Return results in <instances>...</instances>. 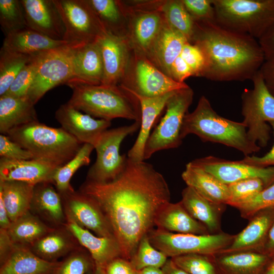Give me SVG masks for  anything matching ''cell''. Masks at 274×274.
Returning <instances> with one entry per match:
<instances>
[{"instance_id":"obj_1","label":"cell","mask_w":274,"mask_h":274,"mask_svg":"<svg viewBox=\"0 0 274 274\" xmlns=\"http://www.w3.org/2000/svg\"><path fill=\"white\" fill-rule=\"evenodd\" d=\"M80 191L98 204L121 252L130 260L142 238L154 229L160 209L170 202L166 180L152 165L127 158L115 180L106 183L86 180Z\"/></svg>"},{"instance_id":"obj_2","label":"cell","mask_w":274,"mask_h":274,"mask_svg":"<svg viewBox=\"0 0 274 274\" xmlns=\"http://www.w3.org/2000/svg\"><path fill=\"white\" fill-rule=\"evenodd\" d=\"M194 22L190 43L198 47L204 58L200 77L215 81L252 80L265 59L258 41L215 21Z\"/></svg>"},{"instance_id":"obj_3","label":"cell","mask_w":274,"mask_h":274,"mask_svg":"<svg viewBox=\"0 0 274 274\" xmlns=\"http://www.w3.org/2000/svg\"><path fill=\"white\" fill-rule=\"evenodd\" d=\"M193 134L203 142L220 143L242 152L245 156L258 152L260 147L248 138L247 128L242 122H235L218 115L208 98L200 97L195 109L188 113L181 132L183 140Z\"/></svg>"},{"instance_id":"obj_4","label":"cell","mask_w":274,"mask_h":274,"mask_svg":"<svg viewBox=\"0 0 274 274\" xmlns=\"http://www.w3.org/2000/svg\"><path fill=\"white\" fill-rule=\"evenodd\" d=\"M69 87L73 94L67 103L81 112L109 121L116 118L141 121L138 99L119 86L75 84Z\"/></svg>"},{"instance_id":"obj_5","label":"cell","mask_w":274,"mask_h":274,"mask_svg":"<svg viewBox=\"0 0 274 274\" xmlns=\"http://www.w3.org/2000/svg\"><path fill=\"white\" fill-rule=\"evenodd\" d=\"M6 135L30 152L33 159L58 167L71 160L83 145L62 127L39 121L14 128Z\"/></svg>"},{"instance_id":"obj_6","label":"cell","mask_w":274,"mask_h":274,"mask_svg":"<svg viewBox=\"0 0 274 274\" xmlns=\"http://www.w3.org/2000/svg\"><path fill=\"white\" fill-rule=\"evenodd\" d=\"M220 26L258 40L274 25V0H212Z\"/></svg>"},{"instance_id":"obj_7","label":"cell","mask_w":274,"mask_h":274,"mask_svg":"<svg viewBox=\"0 0 274 274\" xmlns=\"http://www.w3.org/2000/svg\"><path fill=\"white\" fill-rule=\"evenodd\" d=\"M253 88L246 89L242 94V123L247 128L249 139L260 147L267 146L270 128L274 122V95L268 89L259 71L252 79Z\"/></svg>"},{"instance_id":"obj_8","label":"cell","mask_w":274,"mask_h":274,"mask_svg":"<svg viewBox=\"0 0 274 274\" xmlns=\"http://www.w3.org/2000/svg\"><path fill=\"white\" fill-rule=\"evenodd\" d=\"M194 95L189 87L175 91L168 99L165 113L151 133L145 147L144 160L155 153L179 147L182 143L181 132Z\"/></svg>"},{"instance_id":"obj_9","label":"cell","mask_w":274,"mask_h":274,"mask_svg":"<svg viewBox=\"0 0 274 274\" xmlns=\"http://www.w3.org/2000/svg\"><path fill=\"white\" fill-rule=\"evenodd\" d=\"M141 121L129 125L107 129L100 136L94 146L96 159L89 168L88 181L106 183L117 178L124 170L127 160L126 154H120L121 144L128 135L140 128Z\"/></svg>"},{"instance_id":"obj_10","label":"cell","mask_w":274,"mask_h":274,"mask_svg":"<svg viewBox=\"0 0 274 274\" xmlns=\"http://www.w3.org/2000/svg\"><path fill=\"white\" fill-rule=\"evenodd\" d=\"M147 235L152 246L170 258L188 254L215 255L229 246L235 236L224 232L198 235L158 228L153 229Z\"/></svg>"},{"instance_id":"obj_11","label":"cell","mask_w":274,"mask_h":274,"mask_svg":"<svg viewBox=\"0 0 274 274\" xmlns=\"http://www.w3.org/2000/svg\"><path fill=\"white\" fill-rule=\"evenodd\" d=\"M65 28L63 40L73 48L96 41L107 30L88 0H54Z\"/></svg>"},{"instance_id":"obj_12","label":"cell","mask_w":274,"mask_h":274,"mask_svg":"<svg viewBox=\"0 0 274 274\" xmlns=\"http://www.w3.org/2000/svg\"><path fill=\"white\" fill-rule=\"evenodd\" d=\"M73 48L67 45L41 54L33 82L27 96L36 104L49 90L73 78Z\"/></svg>"},{"instance_id":"obj_13","label":"cell","mask_w":274,"mask_h":274,"mask_svg":"<svg viewBox=\"0 0 274 274\" xmlns=\"http://www.w3.org/2000/svg\"><path fill=\"white\" fill-rule=\"evenodd\" d=\"M134 52L133 80L120 83L122 88L134 95L154 97L189 86L166 75L144 55Z\"/></svg>"},{"instance_id":"obj_14","label":"cell","mask_w":274,"mask_h":274,"mask_svg":"<svg viewBox=\"0 0 274 274\" xmlns=\"http://www.w3.org/2000/svg\"><path fill=\"white\" fill-rule=\"evenodd\" d=\"M190 162L211 174L227 185L250 178L260 179L265 188L274 182V166L256 167L239 160H228L213 156L197 158Z\"/></svg>"},{"instance_id":"obj_15","label":"cell","mask_w":274,"mask_h":274,"mask_svg":"<svg viewBox=\"0 0 274 274\" xmlns=\"http://www.w3.org/2000/svg\"><path fill=\"white\" fill-rule=\"evenodd\" d=\"M104 66L102 85L118 86L124 79L129 63L128 39L106 30L98 39Z\"/></svg>"},{"instance_id":"obj_16","label":"cell","mask_w":274,"mask_h":274,"mask_svg":"<svg viewBox=\"0 0 274 274\" xmlns=\"http://www.w3.org/2000/svg\"><path fill=\"white\" fill-rule=\"evenodd\" d=\"M60 195L64 201L66 216L97 236L115 238L103 212L92 198L74 190Z\"/></svg>"},{"instance_id":"obj_17","label":"cell","mask_w":274,"mask_h":274,"mask_svg":"<svg viewBox=\"0 0 274 274\" xmlns=\"http://www.w3.org/2000/svg\"><path fill=\"white\" fill-rule=\"evenodd\" d=\"M55 117L61 127L81 144L93 146L101 134L111 125V121L83 114L67 103L58 108Z\"/></svg>"},{"instance_id":"obj_18","label":"cell","mask_w":274,"mask_h":274,"mask_svg":"<svg viewBox=\"0 0 274 274\" xmlns=\"http://www.w3.org/2000/svg\"><path fill=\"white\" fill-rule=\"evenodd\" d=\"M27 27L56 40H63L65 28L54 0H21Z\"/></svg>"},{"instance_id":"obj_19","label":"cell","mask_w":274,"mask_h":274,"mask_svg":"<svg viewBox=\"0 0 274 274\" xmlns=\"http://www.w3.org/2000/svg\"><path fill=\"white\" fill-rule=\"evenodd\" d=\"M249 220L247 226L235 235L230 245L219 253L240 251L262 252L274 221V207L260 210Z\"/></svg>"},{"instance_id":"obj_20","label":"cell","mask_w":274,"mask_h":274,"mask_svg":"<svg viewBox=\"0 0 274 274\" xmlns=\"http://www.w3.org/2000/svg\"><path fill=\"white\" fill-rule=\"evenodd\" d=\"M73 49V76L66 85L68 86L75 84L100 85L103 79L104 66L97 40Z\"/></svg>"},{"instance_id":"obj_21","label":"cell","mask_w":274,"mask_h":274,"mask_svg":"<svg viewBox=\"0 0 274 274\" xmlns=\"http://www.w3.org/2000/svg\"><path fill=\"white\" fill-rule=\"evenodd\" d=\"M50 163L32 159L12 160L0 158V181H19L33 185L49 182L58 168Z\"/></svg>"},{"instance_id":"obj_22","label":"cell","mask_w":274,"mask_h":274,"mask_svg":"<svg viewBox=\"0 0 274 274\" xmlns=\"http://www.w3.org/2000/svg\"><path fill=\"white\" fill-rule=\"evenodd\" d=\"M69 232L89 252L96 266L103 268L112 260L122 257L120 247L114 238L96 236L66 216Z\"/></svg>"},{"instance_id":"obj_23","label":"cell","mask_w":274,"mask_h":274,"mask_svg":"<svg viewBox=\"0 0 274 274\" xmlns=\"http://www.w3.org/2000/svg\"><path fill=\"white\" fill-rule=\"evenodd\" d=\"M181 201L190 215L202 224L210 234L223 232L221 220L226 204L212 201L188 186L182 192Z\"/></svg>"},{"instance_id":"obj_24","label":"cell","mask_w":274,"mask_h":274,"mask_svg":"<svg viewBox=\"0 0 274 274\" xmlns=\"http://www.w3.org/2000/svg\"><path fill=\"white\" fill-rule=\"evenodd\" d=\"M175 91L154 97L134 95L140 104L141 125L138 137L128 152L127 157L128 159L137 162L144 161L145 147L151 133V130L157 118L165 108L168 99Z\"/></svg>"},{"instance_id":"obj_25","label":"cell","mask_w":274,"mask_h":274,"mask_svg":"<svg viewBox=\"0 0 274 274\" xmlns=\"http://www.w3.org/2000/svg\"><path fill=\"white\" fill-rule=\"evenodd\" d=\"M187 42L183 36L173 29L165 20L147 58L170 77L172 65Z\"/></svg>"},{"instance_id":"obj_26","label":"cell","mask_w":274,"mask_h":274,"mask_svg":"<svg viewBox=\"0 0 274 274\" xmlns=\"http://www.w3.org/2000/svg\"><path fill=\"white\" fill-rule=\"evenodd\" d=\"M155 226L159 229L174 233L210 234L202 224L190 215L181 201L164 204L156 216Z\"/></svg>"},{"instance_id":"obj_27","label":"cell","mask_w":274,"mask_h":274,"mask_svg":"<svg viewBox=\"0 0 274 274\" xmlns=\"http://www.w3.org/2000/svg\"><path fill=\"white\" fill-rule=\"evenodd\" d=\"M67 45L64 40L52 39L26 27L6 36L2 48L34 56Z\"/></svg>"},{"instance_id":"obj_28","label":"cell","mask_w":274,"mask_h":274,"mask_svg":"<svg viewBox=\"0 0 274 274\" xmlns=\"http://www.w3.org/2000/svg\"><path fill=\"white\" fill-rule=\"evenodd\" d=\"M182 178L188 186L214 202L228 204L230 195L228 185L211 174L190 162L186 165Z\"/></svg>"},{"instance_id":"obj_29","label":"cell","mask_w":274,"mask_h":274,"mask_svg":"<svg viewBox=\"0 0 274 274\" xmlns=\"http://www.w3.org/2000/svg\"><path fill=\"white\" fill-rule=\"evenodd\" d=\"M131 24V41L134 50L148 57L165 21L158 10L140 12Z\"/></svg>"},{"instance_id":"obj_30","label":"cell","mask_w":274,"mask_h":274,"mask_svg":"<svg viewBox=\"0 0 274 274\" xmlns=\"http://www.w3.org/2000/svg\"><path fill=\"white\" fill-rule=\"evenodd\" d=\"M35 104L27 96H0V132L39 121Z\"/></svg>"},{"instance_id":"obj_31","label":"cell","mask_w":274,"mask_h":274,"mask_svg":"<svg viewBox=\"0 0 274 274\" xmlns=\"http://www.w3.org/2000/svg\"><path fill=\"white\" fill-rule=\"evenodd\" d=\"M215 257L221 274H262L271 259L258 251L219 253Z\"/></svg>"},{"instance_id":"obj_32","label":"cell","mask_w":274,"mask_h":274,"mask_svg":"<svg viewBox=\"0 0 274 274\" xmlns=\"http://www.w3.org/2000/svg\"><path fill=\"white\" fill-rule=\"evenodd\" d=\"M58 264L42 259L27 246L15 245L1 264L0 274H51Z\"/></svg>"},{"instance_id":"obj_33","label":"cell","mask_w":274,"mask_h":274,"mask_svg":"<svg viewBox=\"0 0 274 274\" xmlns=\"http://www.w3.org/2000/svg\"><path fill=\"white\" fill-rule=\"evenodd\" d=\"M35 186L19 181H0V197L11 222L29 212Z\"/></svg>"},{"instance_id":"obj_34","label":"cell","mask_w":274,"mask_h":274,"mask_svg":"<svg viewBox=\"0 0 274 274\" xmlns=\"http://www.w3.org/2000/svg\"><path fill=\"white\" fill-rule=\"evenodd\" d=\"M51 183L44 182L35 186L31 208L37 210L51 221L59 223L65 218L62 198Z\"/></svg>"},{"instance_id":"obj_35","label":"cell","mask_w":274,"mask_h":274,"mask_svg":"<svg viewBox=\"0 0 274 274\" xmlns=\"http://www.w3.org/2000/svg\"><path fill=\"white\" fill-rule=\"evenodd\" d=\"M52 230L29 212L11 222L7 230L14 244L24 246H31Z\"/></svg>"},{"instance_id":"obj_36","label":"cell","mask_w":274,"mask_h":274,"mask_svg":"<svg viewBox=\"0 0 274 274\" xmlns=\"http://www.w3.org/2000/svg\"><path fill=\"white\" fill-rule=\"evenodd\" d=\"M74 247L72 239L61 231L52 230L31 245L30 250L42 259L56 262Z\"/></svg>"},{"instance_id":"obj_37","label":"cell","mask_w":274,"mask_h":274,"mask_svg":"<svg viewBox=\"0 0 274 274\" xmlns=\"http://www.w3.org/2000/svg\"><path fill=\"white\" fill-rule=\"evenodd\" d=\"M159 8L168 25L191 43L194 32L195 22L182 0L165 1Z\"/></svg>"},{"instance_id":"obj_38","label":"cell","mask_w":274,"mask_h":274,"mask_svg":"<svg viewBox=\"0 0 274 274\" xmlns=\"http://www.w3.org/2000/svg\"><path fill=\"white\" fill-rule=\"evenodd\" d=\"M94 147L83 144L76 155L63 166L58 168L53 177V184L60 195L73 191L70 181L76 171L90 162V155Z\"/></svg>"},{"instance_id":"obj_39","label":"cell","mask_w":274,"mask_h":274,"mask_svg":"<svg viewBox=\"0 0 274 274\" xmlns=\"http://www.w3.org/2000/svg\"><path fill=\"white\" fill-rule=\"evenodd\" d=\"M36 56L0 51V96L5 94L21 70Z\"/></svg>"},{"instance_id":"obj_40","label":"cell","mask_w":274,"mask_h":274,"mask_svg":"<svg viewBox=\"0 0 274 274\" xmlns=\"http://www.w3.org/2000/svg\"><path fill=\"white\" fill-rule=\"evenodd\" d=\"M170 259L189 274H221L215 255L188 254Z\"/></svg>"},{"instance_id":"obj_41","label":"cell","mask_w":274,"mask_h":274,"mask_svg":"<svg viewBox=\"0 0 274 274\" xmlns=\"http://www.w3.org/2000/svg\"><path fill=\"white\" fill-rule=\"evenodd\" d=\"M0 24L6 36L27 27L21 1L0 0Z\"/></svg>"},{"instance_id":"obj_42","label":"cell","mask_w":274,"mask_h":274,"mask_svg":"<svg viewBox=\"0 0 274 274\" xmlns=\"http://www.w3.org/2000/svg\"><path fill=\"white\" fill-rule=\"evenodd\" d=\"M167 258L165 254L152 246L148 235H146L141 240L130 261L135 269L140 271L147 267L161 268Z\"/></svg>"},{"instance_id":"obj_43","label":"cell","mask_w":274,"mask_h":274,"mask_svg":"<svg viewBox=\"0 0 274 274\" xmlns=\"http://www.w3.org/2000/svg\"><path fill=\"white\" fill-rule=\"evenodd\" d=\"M106 29L120 34L118 29L122 12L118 1L114 0H88Z\"/></svg>"},{"instance_id":"obj_44","label":"cell","mask_w":274,"mask_h":274,"mask_svg":"<svg viewBox=\"0 0 274 274\" xmlns=\"http://www.w3.org/2000/svg\"><path fill=\"white\" fill-rule=\"evenodd\" d=\"M228 186L230 195L228 205L234 208L255 197L265 188L263 181L259 178L242 180Z\"/></svg>"},{"instance_id":"obj_45","label":"cell","mask_w":274,"mask_h":274,"mask_svg":"<svg viewBox=\"0 0 274 274\" xmlns=\"http://www.w3.org/2000/svg\"><path fill=\"white\" fill-rule=\"evenodd\" d=\"M42 54L35 56L21 70L5 94L17 97L27 95L35 78Z\"/></svg>"},{"instance_id":"obj_46","label":"cell","mask_w":274,"mask_h":274,"mask_svg":"<svg viewBox=\"0 0 274 274\" xmlns=\"http://www.w3.org/2000/svg\"><path fill=\"white\" fill-rule=\"evenodd\" d=\"M94 266L91 257L82 252H77L58 262L51 274H86L93 269Z\"/></svg>"},{"instance_id":"obj_47","label":"cell","mask_w":274,"mask_h":274,"mask_svg":"<svg viewBox=\"0 0 274 274\" xmlns=\"http://www.w3.org/2000/svg\"><path fill=\"white\" fill-rule=\"evenodd\" d=\"M274 207V182L264 188L252 198L241 203L235 208L242 217L250 219L260 210Z\"/></svg>"},{"instance_id":"obj_48","label":"cell","mask_w":274,"mask_h":274,"mask_svg":"<svg viewBox=\"0 0 274 274\" xmlns=\"http://www.w3.org/2000/svg\"><path fill=\"white\" fill-rule=\"evenodd\" d=\"M194 21H215L212 0H182Z\"/></svg>"},{"instance_id":"obj_49","label":"cell","mask_w":274,"mask_h":274,"mask_svg":"<svg viewBox=\"0 0 274 274\" xmlns=\"http://www.w3.org/2000/svg\"><path fill=\"white\" fill-rule=\"evenodd\" d=\"M0 156L12 160H29L33 158L30 152L4 134L0 135Z\"/></svg>"},{"instance_id":"obj_50","label":"cell","mask_w":274,"mask_h":274,"mask_svg":"<svg viewBox=\"0 0 274 274\" xmlns=\"http://www.w3.org/2000/svg\"><path fill=\"white\" fill-rule=\"evenodd\" d=\"M181 56L191 69L193 76L200 77L204 66V58L201 50L196 45L186 43Z\"/></svg>"},{"instance_id":"obj_51","label":"cell","mask_w":274,"mask_h":274,"mask_svg":"<svg viewBox=\"0 0 274 274\" xmlns=\"http://www.w3.org/2000/svg\"><path fill=\"white\" fill-rule=\"evenodd\" d=\"M106 274H139L130 260L119 257L109 262L104 268Z\"/></svg>"},{"instance_id":"obj_52","label":"cell","mask_w":274,"mask_h":274,"mask_svg":"<svg viewBox=\"0 0 274 274\" xmlns=\"http://www.w3.org/2000/svg\"><path fill=\"white\" fill-rule=\"evenodd\" d=\"M191 76H193L191 69L180 55L172 65L170 78L178 82L184 83V81Z\"/></svg>"},{"instance_id":"obj_53","label":"cell","mask_w":274,"mask_h":274,"mask_svg":"<svg viewBox=\"0 0 274 274\" xmlns=\"http://www.w3.org/2000/svg\"><path fill=\"white\" fill-rule=\"evenodd\" d=\"M269 124L272 127L274 134V122ZM241 162L259 167L274 166V144L271 149L265 155L261 157L246 156L239 160Z\"/></svg>"},{"instance_id":"obj_54","label":"cell","mask_w":274,"mask_h":274,"mask_svg":"<svg viewBox=\"0 0 274 274\" xmlns=\"http://www.w3.org/2000/svg\"><path fill=\"white\" fill-rule=\"evenodd\" d=\"M258 41L264 54L265 60L274 57V25Z\"/></svg>"},{"instance_id":"obj_55","label":"cell","mask_w":274,"mask_h":274,"mask_svg":"<svg viewBox=\"0 0 274 274\" xmlns=\"http://www.w3.org/2000/svg\"><path fill=\"white\" fill-rule=\"evenodd\" d=\"M260 71L268 89L274 95V57L265 60Z\"/></svg>"},{"instance_id":"obj_56","label":"cell","mask_w":274,"mask_h":274,"mask_svg":"<svg viewBox=\"0 0 274 274\" xmlns=\"http://www.w3.org/2000/svg\"><path fill=\"white\" fill-rule=\"evenodd\" d=\"M15 244L10 239L7 230L0 228V259L2 264L13 251Z\"/></svg>"},{"instance_id":"obj_57","label":"cell","mask_w":274,"mask_h":274,"mask_svg":"<svg viewBox=\"0 0 274 274\" xmlns=\"http://www.w3.org/2000/svg\"><path fill=\"white\" fill-rule=\"evenodd\" d=\"M262 253L266 254L271 258L274 257V221L270 228Z\"/></svg>"},{"instance_id":"obj_58","label":"cell","mask_w":274,"mask_h":274,"mask_svg":"<svg viewBox=\"0 0 274 274\" xmlns=\"http://www.w3.org/2000/svg\"><path fill=\"white\" fill-rule=\"evenodd\" d=\"M163 274H189L177 266L170 258L161 268Z\"/></svg>"},{"instance_id":"obj_59","label":"cell","mask_w":274,"mask_h":274,"mask_svg":"<svg viewBox=\"0 0 274 274\" xmlns=\"http://www.w3.org/2000/svg\"><path fill=\"white\" fill-rule=\"evenodd\" d=\"M11 223L3 200L0 197V228L7 230Z\"/></svg>"},{"instance_id":"obj_60","label":"cell","mask_w":274,"mask_h":274,"mask_svg":"<svg viewBox=\"0 0 274 274\" xmlns=\"http://www.w3.org/2000/svg\"><path fill=\"white\" fill-rule=\"evenodd\" d=\"M139 274H163V272L160 268L147 267L140 270Z\"/></svg>"},{"instance_id":"obj_61","label":"cell","mask_w":274,"mask_h":274,"mask_svg":"<svg viewBox=\"0 0 274 274\" xmlns=\"http://www.w3.org/2000/svg\"><path fill=\"white\" fill-rule=\"evenodd\" d=\"M262 274H274V257L271 259Z\"/></svg>"},{"instance_id":"obj_62","label":"cell","mask_w":274,"mask_h":274,"mask_svg":"<svg viewBox=\"0 0 274 274\" xmlns=\"http://www.w3.org/2000/svg\"><path fill=\"white\" fill-rule=\"evenodd\" d=\"M94 274H106L105 270L103 268L95 265L94 270Z\"/></svg>"},{"instance_id":"obj_63","label":"cell","mask_w":274,"mask_h":274,"mask_svg":"<svg viewBox=\"0 0 274 274\" xmlns=\"http://www.w3.org/2000/svg\"><path fill=\"white\" fill-rule=\"evenodd\" d=\"M93 269L89 271L86 274H94Z\"/></svg>"}]
</instances>
